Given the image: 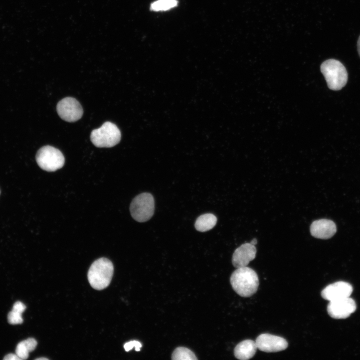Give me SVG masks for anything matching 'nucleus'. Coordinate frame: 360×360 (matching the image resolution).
Instances as JSON below:
<instances>
[{"instance_id":"1","label":"nucleus","mask_w":360,"mask_h":360,"mask_svg":"<svg viewBox=\"0 0 360 360\" xmlns=\"http://www.w3.org/2000/svg\"><path fill=\"white\" fill-rule=\"evenodd\" d=\"M230 282L235 292L244 298L254 294L259 285L257 274L248 266L236 268L230 276Z\"/></svg>"},{"instance_id":"2","label":"nucleus","mask_w":360,"mask_h":360,"mask_svg":"<svg viewBox=\"0 0 360 360\" xmlns=\"http://www.w3.org/2000/svg\"><path fill=\"white\" fill-rule=\"evenodd\" d=\"M114 273V266L110 260L101 258L90 266L88 278L91 286L96 290H102L110 283Z\"/></svg>"},{"instance_id":"3","label":"nucleus","mask_w":360,"mask_h":360,"mask_svg":"<svg viewBox=\"0 0 360 360\" xmlns=\"http://www.w3.org/2000/svg\"><path fill=\"white\" fill-rule=\"evenodd\" d=\"M320 70L330 90H338L346 86L348 72L340 61L334 59L326 60L321 64Z\"/></svg>"},{"instance_id":"4","label":"nucleus","mask_w":360,"mask_h":360,"mask_svg":"<svg viewBox=\"0 0 360 360\" xmlns=\"http://www.w3.org/2000/svg\"><path fill=\"white\" fill-rule=\"evenodd\" d=\"M90 138L92 143L98 148H110L120 142L121 134L115 124L106 122L101 127L92 130Z\"/></svg>"},{"instance_id":"5","label":"nucleus","mask_w":360,"mask_h":360,"mask_svg":"<svg viewBox=\"0 0 360 360\" xmlns=\"http://www.w3.org/2000/svg\"><path fill=\"white\" fill-rule=\"evenodd\" d=\"M130 212L132 218L138 222H145L153 216L154 200L152 194L143 192L136 196L132 201Z\"/></svg>"},{"instance_id":"6","label":"nucleus","mask_w":360,"mask_h":360,"mask_svg":"<svg viewBox=\"0 0 360 360\" xmlns=\"http://www.w3.org/2000/svg\"><path fill=\"white\" fill-rule=\"evenodd\" d=\"M36 162L42 170L54 172L62 168L64 164V158L58 149L45 146L40 148L36 156Z\"/></svg>"},{"instance_id":"7","label":"nucleus","mask_w":360,"mask_h":360,"mask_svg":"<svg viewBox=\"0 0 360 360\" xmlns=\"http://www.w3.org/2000/svg\"><path fill=\"white\" fill-rule=\"evenodd\" d=\"M56 111L60 117L68 122H74L83 114V109L80 102L74 98L66 97L57 104Z\"/></svg>"},{"instance_id":"8","label":"nucleus","mask_w":360,"mask_h":360,"mask_svg":"<svg viewBox=\"0 0 360 360\" xmlns=\"http://www.w3.org/2000/svg\"><path fill=\"white\" fill-rule=\"evenodd\" d=\"M356 308L354 300L348 297L330 301L327 311L330 317L336 319H342L349 317Z\"/></svg>"},{"instance_id":"9","label":"nucleus","mask_w":360,"mask_h":360,"mask_svg":"<svg viewBox=\"0 0 360 360\" xmlns=\"http://www.w3.org/2000/svg\"><path fill=\"white\" fill-rule=\"evenodd\" d=\"M257 348L266 352H274L286 350L287 341L283 338L269 334H262L256 340Z\"/></svg>"},{"instance_id":"10","label":"nucleus","mask_w":360,"mask_h":360,"mask_svg":"<svg viewBox=\"0 0 360 360\" xmlns=\"http://www.w3.org/2000/svg\"><path fill=\"white\" fill-rule=\"evenodd\" d=\"M353 291L352 285L339 281L326 286L321 292L323 298L328 301L350 297Z\"/></svg>"},{"instance_id":"11","label":"nucleus","mask_w":360,"mask_h":360,"mask_svg":"<svg viewBox=\"0 0 360 360\" xmlns=\"http://www.w3.org/2000/svg\"><path fill=\"white\" fill-rule=\"evenodd\" d=\"M256 253L254 245L245 243L238 248L232 256V263L236 268L247 266L255 258Z\"/></svg>"},{"instance_id":"12","label":"nucleus","mask_w":360,"mask_h":360,"mask_svg":"<svg viewBox=\"0 0 360 360\" xmlns=\"http://www.w3.org/2000/svg\"><path fill=\"white\" fill-rule=\"evenodd\" d=\"M336 232L335 223L328 219H320L314 221L310 226L312 236L320 239H328Z\"/></svg>"},{"instance_id":"13","label":"nucleus","mask_w":360,"mask_h":360,"mask_svg":"<svg viewBox=\"0 0 360 360\" xmlns=\"http://www.w3.org/2000/svg\"><path fill=\"white\" fill-rule=\"evenodd\" d=\"M256 349V342L251 340H246L236 346L234 349V355L238 360H249L254 356Z\"/></svg>"},{"instance_id":"14","label":"nucleus","mask_w":360,"mask_h":360,"mask_svg":"<svg viewBox=\"0 0 360 360\" xmlns=\"http://www.w3.org/2000/svg\"><path fill=\"white\" fill-rule=\"evenodd\" d=\"M217 222L216 217L212 214H205L199 216L196 220V229L200 232L208 231L212 228Z\"/></svg>"},{"instance_id":"15","label":"nucleus","mask_w":360,"mask_h":360,"mask_svg":"<svg viewBox=\"0 0 360 360\" xmlns=\"http://www.w3.org/2000/svg\"><path fill=\"white\" fill-rule=\"evenodd\" d=\"M37 345L36 340L32 338H28L19 342L16 348V354L22 360L28 358L29 352L34 350Z\"/></svg>"},{"instance_id":"16","label":"nucleus","mask_w":360,"mask_h":360,"mask_svg":"<svg viewBox=\"0 0 360 360\" xmlns=\"http://www.w3.org/2000/svg\"><path fill=\"white\" fill-rule=\"evenodd\" d=\"M172 359L174 360H196L198 358L194 354L185 347H178L173 352Z\"/></svg>"},{"instance_id":"17","label":"nucleus","mask_w":360,"mask_h":360,"mask_svg":"<svg viewBox=\"0 0 360 360\" xmlns=\"http://www.w3.org/2000/svg\"><path fill=\"white\" fill-rule=\"evenodd\" d=\"M178 2L177 0H158L151 4L150 9L156 12L168 10L177 6Z\"/></svg>"},{"instance_id":"18","label":"nucleus","mask_w":360,"mask_h":360,"mask_svg":"<svg viewBox=\"0 0 360 360\" xmlns=\"http://www.w3.org/2000/svg\"><path fill=\"white\" fill-rule=\"evenodd\" d=\"M8 321L12 324H20L23 322L22 313L12 310L8 315Z\"/></svg>"},{"instance_id":"19","label":"nucleus","mask_w":360,"mask_h":360,"mask_svg":"<svg viewBox=\"0 0 360 360\" xmlns=\"http://www.w3.org/2000/svg\"><path fill=\"white\" fill-rule=\"evenodd\" d=\"M124 348L126 352H128L134 347L135 348L136 351H140L142 347L141 343L137 340H131L126 342L124 346Z\"/></svg>"},{"instance_id":"20","label":"nucleus","mask_w":360,"mask_h":360,"mask_svg":"<svg viewBox=\"0 0 360 360\" xmlns=\"http://www.w3.org/2000/svg\"><path fill=\"white\" fill-rule=\"evenodd\" d=\"M26 306L21 302H16L13 305L12 310L22 313L26 310Z\"/></svg>"},{"instance_id":"21","label":"nucleus","mask_w":360,"mask_h":360,"mask_svg":"<svg viewBox=\"0 0 360 360\" xmlns=\"http://www.w3.org/2000/svg\"><path fill=\"white\" fill-rule=\"evenodd\" d=\"M4 360H22L16 354H8L4 356Z\"/></svg>"},{"instance_id":"22","label":"nucleus","mask_w":360,"mask_h":360,"mask_svg":"<svg viewBox=\"0 0 360 360\" xmlns=\"http://www.w3.org/2000/svg\"><path fill=\"white\" fill-rule=\"evenodd\" d=\"M357 46H358V54H359V56H360V36H359V38H358V40Z\"/></svg>"},{"instance_id":"23","label":"nucleus","mask_w":360,"mask_h":360,"mask_svg":"<svg viewBox=\"0 0 360 360\" xmlns=\"http://www.w3.org/2000/svg\"><path fill=\"white\" fill-rule=\"evenodd\" d=\"M250 244L255 246L257 244L256 239V238L252 239V240H251V242H250Z\"/></svg>"},{"instance_id":"24","label":"nucleus","mask_w":360,"mask_h":360,"mask_svg":"<svg viewBox=\"0 0 360 360\" xmlns=\"http://www.w3.org/2000/svg\"><path fill=\"white\" fill-rule=\"evenodd\" d=\"M36 360H48V359L47 358H36Z\"/></svg>"},{"instance_id":"25","label":"nucleus","mask_w":360,"mask_h":360,"mask_svg":"<svg viewBox=\"0 0 360 360\" xmlns=\"http://www.w3.org/2000/svg\"></svg>"}]
</instances>
